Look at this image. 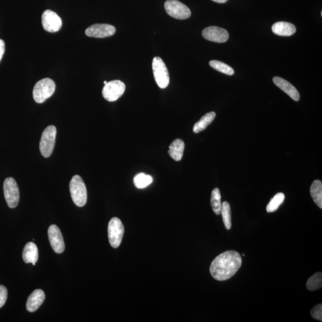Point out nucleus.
Instances as JSON below:
<instances>
[{"instance_id":"obj_9","label":"nucleus","mask_w":322,"mask_h":322,"mask_svg":"<svg viewBox=\"0 0 322 322\" xmlns=\"http://www.w3.org/2000/svg\"><path fill=\"white\" fill-rule=\"evenodd\" d=\"M125 85L119 80H113L107 82L102 90V95L109 102H115L123 95Z\"/></svg>"},{"instance_id":"obj_16","label":"nucleus","mask_w":322,"mask_h":322,"mask_svg":"<svg viewBox=\"0 0 322 322\" xmlns=\"http://www.w3.org/2000/svg\"><path fill=\"white\" fill-rule=\"evenodd\" d=\"M22 258L25 263H32L35 266L38 259V250L33 242H28L23 250Z\"/></svg>"},{"instance_id":"obj_24","label":"nucleus","mask_w":322,"mask_h":322,"mask_svg":"<svg viewBox=\"0 0 322 322\" xmlns=\"http://www.w3.org/2000/svg\"><path fill=\"white\" fill-rule=\"evenodd\" d=\"M210 65L214 69L226 74V75H233L235 73L234 70L230 67L229 65L224 64L223 62L214 60V61L210 62Z\"/></svg>"},{"instance_id":"obj_31","label":"nucleus","mask_w":322,"mask_h":322,"mask_svg":"<svg viewBox=\"0 0 322 322\" xmlns=\"http://www.w3.org/2000/svg\"><path fill=\"white\" fill-rule=\"evenodd\" d=\"M107 81H104V84H105V85L107 83Z\"/></svg>"},{"instance_id":"obj_2","label":"nucleus","mask_w":322,"mask_h":322,"mask_svg":"<svg viewBox=\"0 0 322 322\" xmlns=\"http://www.w3.org/2000/svg\"><path fill=\"white\" fill-rule=\"evenodd\" d=\"M71 198L77 207H84L87 201V190L83 179L78 175L74 176L70 183Z\"/></svg>"},{"instance_id":"obj_10","label":"nucleus","mask_w":322,"mask_h":322,"mask_svg":"<svg viewBox=\"0 0 322 322\" xmlns=\"http://www.w3.org/2000/svg\"><path fill=\"white\" fill-rule=\"evenodd\" d=\"M42 25L47 32L56 33L61 29L62 21L58 14L50 10H47L42 14Z\"/></svg>"},{"instance_id":"obj_30","label":"nucleus","mask_w":322,"mask_h":322,"mask_svg":"<svg viewBox=\"0 0 322 322\" xmlns=\"http://www.w3.org/2000/svg\"><path fill=\"white\" fill-rule=\"evenodd\" d=\"M212 1L218 2V3H225V2H226L228 0H212Z\"/></svg>"},{"instance_id":"obj_22","label":"nucleus","mask_w":322,"mask_h":322,"mask_svg":"<svg viewBox=\"0 0 322 322\" xmlns=\"http://www.w3.org/2000/svg\"><path fill=\"white\" fill-rule=\"evenodd\" d=\"M221 214L225 227L227 230H230L232 227V213L229 202L224 201L222 204Z\"/></svg>"},{"instance_id":"obj_19","label":"nucleus","mask_w":322,"mask_h":322,"mask_svg":"<svg viewBox=\"0 0 322 322\" xmlns=\"http://www.w3.org/2000/svg\"><path fill=\"white\" fill-rule=\"evenodd\" d=\"M216 114L215 112H211L205 114L200 120L196 122L193 126V131L195 133H199L206 129L208 126L212 123L215 119Z\"/></svg>"},{"instance_id":"obj_15","label":"nucleus","mask_w":322,"mask_h":322,"mask_svg":"<svg viewBox=\"0 0 322 322\" xmlns=\"http://www.w3.org/2000/svg\"><path fill=\"white\" fill-rule=\"evenodd\" d=\"M45 293L41 289H36L29 296L27 302V309L29 312H34L39 309L45 300Z\"/></svg>"},{"instance_id":"obj_1","label":"nucleus","mask_w":322,"mask_h":322,"mask_svg":"<svg viewBox=\"0 0 322 322\" xmlns=\"http://www.w3.org/2000/svg\"><path fill=\"white\" fill-rule=\"evenodd\" d=\"M242 263L240 253L235 250H227L213 261L210 268L211 275L216 281H227L238 272Z\"/></svg>"},{"instance_id":"obj_14","label":"nucleus","mask_w":322,"mask_h":322,"mask_svg":"<svg viewBox=\"0 0 322 322\" xmlns=\"http://www.w3.org/2000/svg\"><path fill=\"white\" fill-rule=\"evenodd\" d=\"M273 81L276 86H278L283 92L286 93L293 101H299L300 98V93L290 82L287 81L286 79L277 76L274 77L273 78Z\"/></svg>"},{"instance_id":"obj_21","label":"nucleus","mask_w":322,"mask_h":322,"mask_svg":"<svg viewBox=\"0 0 322 322\" xmlns=\"http://www.w3.org/2000/svg\"><path fill=\"white\" fill-rule=\"evenodd\" d=\"M211 204L213 212L216 215H220L221 210V194L220 190L218 188H215L212 191V196H211Z\"/></svg>"},{"instance_id":"obj_12","label":"nucleus","mask_w":322,"mask_h":322,"mask_svg":"<svg viewBox=\"0 0 322 322\" xmlns=\"http://www.w3.org/2000/svg\"><path fill=\"white\" fill-rule=\"evenodd\" d=\"M202 36L207 40L223 43L226 42L229 38V33L223 28L212 26L205 28L202 31Z\"/></svg>"},{"instance_id":"obj_6","label":"nucleus","mask_w":322,"mask_h":322,"mask_svg":"<svg viewBox=\"0 0 322 322\" xmlns=\"http://www.w3.org/2000/svg\"><path fill=\"white\" fill-rule=\"evenodd\" d=\"M124 233V227L117 217H113L108 224V238L109 243L113 249H117L120 246Z\"/></svg>"},{"instance_id":"obj_3","label":"nucleus","mask_w":322,"mask_h":322,"mask_svg":"<svg viewBox=\"0 0 322 322\" xmlns=\"http://www.w3.org/2000/svg\"><path fill=\"white\" fill-rule=\"evenodd\" d=\"M56 84L50 78H44L37 82L33 90V98L38 104H42L55 93Z\"/></svg>"},{"instance_id":"obj_17","label":"nucleus","mask_w":322,"mask_h":322,"mask_svg":"<svg viewBox=\"0 0 322 322\" xmlns=\"http://www.w3.org/2000/svg\"><path fill=\"white\" fill-rule=\"evenodd\" d=\"M272 30L276 35L289 36L295 33L296 27L294 25L289 22H278L273 25Z\"/></svg>"},{"instance_id":"obj_5","label":"nucleus","mask_w":322,"mask_h":322,"mask_svg":"<svg viewBox=\"0 0 322 322\" xmlns=\"http://www.w3.org/2000/svg\"><path fill=\"white\" fill-rule=\"evenodd\" d=\"M152 68L154 78L159 88H165L170 83L169 71L161 58L155 57L153 59Z\"/></svg>"},{"instance_id":"obj_4","label":"nucleus","mask_w":322,"mask_h":322,"mask_svg":"<svg viewBox=\"0 0 322 322\" xmlns=\"http://www.w3.org/2000/svg\"><path fill=\"white\" fill-rule=\"evenodd\" d=\"M57 130L54 125H49L42 134L39 150L44 158H48L51 155L55 148Z\"/></svg>"},{"instance_id":"obj_28","label":"nucleus","mask_w":322,"mask_h":322,"mask_svg":"<svg viewBox=\"0 0 322 322\" xmlns=\"http://www.w3.org/2000/svg\"><path fill=\"white\" fill-rule=\"evenodd\" d=\"M7 289L3 286H0V308L4 306L7 299Z\"/></svg>"},{"instance_id":"obj_27","label":"nucleus","mask_w":322,"mask_h":322,"mask_svg":"<svg viewBox=\"0 0 322 322\" xmlns=\"http://www.w3.org/2000/svg\"><path fill=\"white\" fill-rule=\"evenodd\" d=\"M312 317L316 320L322 321V304H319L315 306L311 310Z\"/></svg>"},{"instance_id":"obj_26","label":"nucleus","mask_w":322,"mask_h":322,"mask_svg":"<svg viewBox=\"0 0 322 322\" xmlns=\"http://www.w3.org/2000/svg\"><path fill=\"white\" fill-rule=\"evenodd\" d=\"M285 200V195L283 193H278L275 195L269 204L267 205L266 210L268 213L275 212L281 206V205L283 203Z\"/></svg>"},{"instance_id":"obj_29","label":"nucleus","mask_w":322,"mask_h":322,"mask_svg":"<svg viewBox=\"0 0 322 322\" xmlns=\"http://www.w3.org/2000/svg\"><path fill=\"white\" fill-rule=\"evenodd\" d=\"M5 51V43L2 39H0V62H1Z\"/></svg>"},{"instance_id":"obj_18","label":"nucleus","mask_w":322,"mask_h":322,"mask_svg":"<svg viewBox=\"0 0 322 322\" xmlns=\"http://www.w3.org/2000/svg\"><path fill=\"white\" fill-rule=\"evenodd\" d=\"M184 143L181 139H176L173 143L170 145L169 153L171 157L176 161H179L183 158Z\"/></svg>"},{"instance_id":"obj_25","label":"nucleus","mask_w":322,"mask_h":322,"mask_svg":"<svg viewBox=\"0 0 322 322\" xmlns=\"http://www.w3.org/2000/svg\"><path fill=\"white\" fill-rule=\"evenodd\" d=\"M152 182V177L145 175L144 173L139 174L134 179V183H135V186L139 188V189H143V188L149 186Z\"/></svg>"},{"instance_id":"obj_23","label":"nucleus","mask_w":322,"mask_h":322,"mask_svg":"<svg viewBox=\"0 0 322 322\" xmlns=\"http://www.w3.org/2000/svg\"><path fill=\"white\" fill-rule=\"evenodd\" d=\"M322 273L318 272L310 277L307 282L306 287L310 291H315L322 288Z\"/></svg>"},{"instance_id":"obj_8","label":"nucleus","mask_w":322,"mask_h":322,"mask_svg":"<svg viewBox=\"0 0 322 322\" xmlns=\"http://www.w3.org/2000/svg\"><path fill=\"white\" fill-rule=\"evenodd\" d=\"M164 7L168 15L177 19L184 20L191 16L189 7L178 0H168L165 2Z\"/></svg>"},{"instance_id":"obj_20","label":"nucleus","mask_w":322,"mask_h":322,"mask_svg":"<svg viewBox=\"0 0 322 322\" xmlns=\"http://www.w3.org/2000/svg\"><path fill=\"white\" fill-rule=\"evenodd\" d=\"M310 194L315 203L322 209V183L319 179L313 181L310 187Z\"/></svg>"},{"instance_id":"obj_7","label":"nucleus","mask_w":322,"mask_h":322,"mask_svg":"<svg viewBox=\"0 0 322 322\" xmlns=\"http://www.w3.org/2000/svg\"><path fill=\"white\" fill-rule=\"evenodd\" d=\"M4 194L8 207L15 209L18 206L20 193L18 184L15 179L8 178L5 179L3 184Z\"/></svg>"},{"instance_id":"obj_11","label":"nucleus","mask_w":322,"mask_h":322,"mask_svg":"<svg viewBox=\"0 0 322 322\" xmlns=\"http://www.w3.org/2000/svg\"><path fill=\"white\" fill-rule=\"evenodd\" d=\"M48 236L54 251L57 253H62L64 252L65 249L64 238L61 230L56 225H51L48 228Z\"/></svg>"},{"instance_id":"obj_13","label":"nucleus","mask_w":322,"mask_h":322,"mask_svg":"<svg viewBox=\"0 0 322 322\" xmlns=\"http://www.w3.org/2000/svg\"><path fill=\"white\" fill-rule=\"evenodd\" d=\"M115 32V28L109 24H95L85 30V34L88 36L100 38L112 36Z\"/></svg>"}]
</instances>
